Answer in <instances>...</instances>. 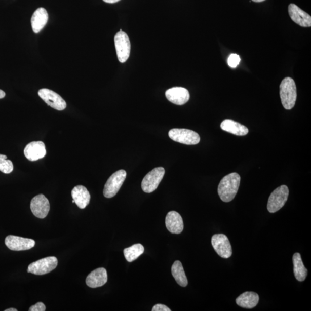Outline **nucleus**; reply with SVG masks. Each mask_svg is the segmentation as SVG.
<instances>
[{"mask_svg":"<svg viewBox=\"0 0 311 311\" xmlns=\"http://www.w3.org/2000/svg\"><path fill=\"white\" fill-rule=\"evenodd\" d=\"M240 183L241 176L235 172L225 176L218 187V194L220 199L225 203L232 201L237 194Z\"/></svg>","mask_w":311,"mask_h":311,"instance_id":"f257e3e1","label":"nucleus"},{"mask_svg":"<svg viewBox=\"0 0 311 311\" xmlns=\"http://www.w3.org/2000/svg\"><path fill=\"white\" fill-rule=\"evenodd\" d=\"M281 102L286 110H291L295 106L297 99V88L295 81L291 77L285 78L280 86Z\"/></svg>","mask_w":311,"mask_h":311,"instance_id":"f03ea898","label":"nucleus"},{"mask_svg":"<svg viewBox=\"0 0 311 311\" xmlns=\"http://www.w3.org/2000/svg\"><path fill=\"white\" fill-rule=\"evenodd\" d=\"M289 189L285 185L275 189L269 197L267 206L268 211L271 213L279 211L287 203Z\"/></svg>","mask_w":311,"mask_h":311,"instance_id":"7ed1b4c3","label":"nucleus"},{"mask_svg":"<svg viewBox=\"0 0 311 311\" xmlns=\"http://www.w3.org/2000/svg\"><path fill=\"white\" fill-rule=\"evenodd\" d=\"M127 177V172L124 170L118 171L113 173L105 184L103 195L106 198L111 199L114 197L120 188Z\"/></svg>","mask_w":311,"mask_h":311,"instance_id":"20e7f679","label":"nucleus"},{"mask_svg":"<svg viewBox=\"0 0 311 311\" xmlns=\"http://www.w3.org/2000/svg\"><path fill=\"white\" fill-rule=\"evenodd\" d=\"M169 136L172 140L186 145H196L200 141L199 134L189 129H171Z\"/></svg>","mask_w":311,"mask_h":311,"instance_id":"39448f33","label":"nucleus"},{"mask_svg":"<svg viewBox=\"0 0 311 311\" xmlns=\"http://www.w3.org/2000/svg\"><path fill=\"white\" fill-rule=\"evenodd\" d=\"M165 174V170L163 167H158L147 174L141 183L142 190L146 193H151L157 190Z\"/></svg>","mask_w":311,"mask_h":311,"instance_id":"423d86ee","label":"nucleus"},{"mask_svg":"<svg viewBox=\"0 0 311 311\" xmlns=\"http://www.w3.org/2000/svg\"><path fill=\"white\" fill-rule=\"evenodd\" d=\"M57 265V259L54 256H49L29 264L27 272L35 275H44L54 270Z\"/></svg>","mask_w":311,"mask_h":311,"instance_id":"0eeeda50","label":"nucleus"},{"mask_svg":"<svg viewBox=\"0 0 311 311\" xmlns=\"http://www.w3.org/2000/svg\"><path fill=\"white\" fill-rule=\"evenodd\" d=\"M114 43L118 59L121 63H124L130 56L131 44L129 36L125 32L120 31L114 37Z\"/></svg>","mask_w":311,"mask_h":311,"instance_id":"6e6552de","label":"nucleus"},{"mask_svg":"<svg viewBox=\"0 0 311 311\" xmlns=\"http://www.w3.org/2000/svg\"><path fill=\"white\" fill-rule=\"evenodd\" d=\"M212 245L217 254L222 258L228 259L232 256V247L228 237L222 234L214 235Z\"/></svg>","mask_w":311,"mask_h":311,"instance_id":"1a4fd4ad","label":"nucleus"},{"mask_svg":"<svg viewBox=\"0 0 311 311\" xmlns=\"http://www.w3.org/2000/svg\"><path fill=\"white\" fill-rule=\"evenodd\" d=\"M38 95L48 106L57 110L62 111L66 107L67 105L64 99L52 90L43 88L38 91Z\"/></svg>","mask_w":311,"mask_h":311,"instance_id":"9d476101","label":"nucleus"},{"mask_svg":"<svg viewBox=\"0 0 311 311\" xmlns=\"http://www.w3.org/2000/svg\"><path fill=\"white\" fill-rule=\"evenodd\" d=\"M5 243L8 249L12 251H24L32 249L35 242L31 239L9 235L6 238Z\"/></svg>","mask_w":311,"mask_h":311,"instance_id":"9b49d317","label":"nucleus"},{"mask_svg":"<svg viewBox=\"0 0 311 311\" xmlns=\"http://www.w3.org/2000/svg\"><path fill=\"white\" fill-rule=\"evenodd\" d=\"M31 211L35 217L44 218L48 216L50 211L49 201L43 195L33 197L30 205Z\"/></svg>","mask_w":311,"mask_h":311,"instance_id":"f8f14e48","label":"nucleus"},{"mask_svg":"<svg viewBox=\"0 0 311 311\" xmlns=\"http://www.w3.org/2000/svg\"><path fill=\"white\" fill-rule=\"evenodd\" d=\"M25 157L29 161L34 162L43 159L46 154L45 145L43 141H33L24 150Z\"/></svg>","mask_w":311,"mask_h":311,"instance_id":"ddd939ff","label":"nucleus"},{"mask_svg":"<svg viewBox=\"0 0 311 311\" xmlns=\"http://www.w3.org/2000/svg\"><path fill=\"white\" fill-rule=\"evenodd\" d=\"M288 12L294 22L303 27L311 26V16L295 4H290Z\"/></svg>","mask_w":311,"mask_h":311,"instance_id":"4468645a","label":"nucleus"},{"mask_svg":"<svg viewBox=\"0 0 311 311\" xmlns=\"http://www.w3.org/2000/svg\"><path fill=\"white\" fill-rule=\"evenodd\" d=\"M166 96L170 102L179 106L186 104L190 99L188 91L183 87L170 88L166 92Z\"/></svg>","mask_w":311,"mask_h":311,"instance_id":"2eb2a0df","label":"nucleus"},{"mask_svg":"<svg viewBox=\"0 0 311 311\" xmlns=\"http://www.w3.org/2000/svg\"><path fill=\"white\" fill-rule=\"evenodd\" d=\"M107 273L104 268H98L92 271L86 279V284L91 288L102 287L107 282Z\"/></svg>","mask_w":311,"mask_h":311,"instance_id":"dca6fc26","label":"nucleus"},{"mask_svg":"<svg viewBox=\"0 0 311 311\" xmlns=\"http://www.w3.org/2000/svg\"><path fill=\"white\" fill-rule=\"evenodd\" d=\"M166 225L170 232L179 234L182 232L184 224L182 217L178 212L171 211L167 214Z\"/></svg>","mask_w":311,"mask_h":311,"instance_id":"f3484780","label":"nucleus"},{"mask_svg":"<svg viewBox=\"0 0 311 311\" xmlns=\"http://www.w3.org/2000/svg\"><path fill=\"white\" fill-rule=\"evenodd\" d=\"M71 196L74 201V203L80 209H85L90 204L91 196L89 191L85 186H75L71 191Z\"/></svg>","mask_w":311,"mask_h":311,"instance_id":"a211bd4d","label":"nucleus"},{"mask_svg":"<svg viewBox=\"0 0 311 311\" xmlns=\"http://www.w3.org/2000/svg\"><path fill=\"white\" fill-rule=\"evenodd\" d=\"M48 19L47 11L44 8H37L32 15L31 20L33 32L35 33L40 32L47 24Z\"/></svg>","mask_w":311,"mask_h":311,"instance_id":"6ab92c4d","label":"nucleus"},{"mask_svg":"<svg viewBox=\"0 0 311 311\" xmlns=\"http://www.w3.org/2000/svg\"><path fill=\"white\" fill-rule=\"evenodd\" d=\"M259 301V297L257 293L254 292H246L237 298L236 302L241 307L252 309L257 305Z\"/></svg>","mask_w":311,"mask_h":311,"instance_id":"aec40b11","label":"nucleus"},{"mask_svg":"<svg viewBox=\"0 0 311 311\" xmlns=\"http://www.w3.org/2000/svg\"><path fill=\"white\" fill-rule=\"evenodd\" d=\"M221 128L225 132L239 136H246L249 133V129L245 126L231 120H225L222 121L221 124Z\"/></svg>","mask_w":311,"mask_h":311,"instance_id":"412c9836","label":"nucleus"},{"mask_svg":"<svg viewBox=\"0 0 311 311\" xmlns=\"http://www.w3.org/2000/svg\"><path fill=\"white\" fill-rule=\"evenodd\" d=\"M293 271L296 279L300 282H302L308 275V270L306 269L302 261L301 255L295 253L293 256Z\"/></svg>","mask_w":311,"mask_h":311,"instance_id":"4be33fe9","label":"nucleus"},{"mask_svg":"<svg viewBox=\"0 0 311 311\" xmlns=\"http://www.w3.org/2000/svg\"><path fill=\"white\" fill-rule=\"evenodd\" d=\"M171 273L174 278L180 286L186 287L188 285V280L181 262L176 260L171 267Z\"/></svg>","mask_w":311,"mask_h":311,"instance_id":"5701e85b","label":"nucleus"},{"mask_svg":"<svg viewBox=\"0 0 311 311\" xmlns=\"http://www.w3.org/2000/svg\"><path fill=\"white\" fill-rule=\"evenodd\" d=\"M144 246L138 243L125 249L124 251V254L127 261L132 262L144 253Z\"/></svg>","mask_w":311,"mask_h":311,"instance_id":"b1692460","label":"nucleus"},{"mask_svg":"<svg viewBox=\"0 0 311 311\" xmlns=\"http://www.w3.org/2000/svg\"><path fill=\"white\" fill-rule=\"evenodd\" d=\"M14 170L13 163L8 160L7 156L0 154V171L4 174H8L11 173Z\"/></svg>","mask_w":311,"mask_h":311,"instance_id":"393cba45","label":"nucleus"},{"mask_svg":"<svg viewBox=\"0 0 311 311\" xmlns=\"http://www.w3.org/2000/svg\"><path fill=\"white\" fill-rule=\"evenodd\" d=\"M241 62V58L237 54H230L228 59V64L231 68H237Z\"/></svg>","mask_w":311,"mask_h":311,"instance_id":"a878e982","label":"nucleus"},{"mask_svg":"<svg viewBox=\"0 0 311 311\" xmlns=\"http://www.w3.org/2000/svg\"><path fill=\"white\" fill-rule=\"evenodd\" d=\"M46 306L43 302H39L35 305H33L29 308V311H45Z\"/></svg>","mask_w":311,"mask_h":311,"instance_id":"bb28decb","label":"nucleus"},{"mask_svg":"<svg viewBox=\"0 0 311 311\" xmlns=\"http://www.w3.org/2000/svg\"><path fill=\"white\" fill-rule=\"evenodd\" d=\"M152 311H171V310L165 305L157 304L155 305L152 309Z\"/></svg>","mask_w":311,"mask_h":311,"instance_id":"cd10ccee","label":"nucleus"},{"mask_svg":"<svg viewBox=\"0 0 311 311\" xmlns=\"http://www.w3.org/2000/svg\"><path fill=\"white\" fill-rule=\"evenodd\" d=\"M105 3L113 4L120 1V0H103Z\"/></svg>","mask_w":311,"mask_h":311,"instance_id":"c85d7f7f","label":"nucleus"},{"mask_svg":"<svg viewBox=\"0 0 311 311\" xmlns=\"http://www.w3.org/2000/svg\"><path fill=\"white\" fill-rule=\"evenodd\" d=\"M6 96V93L3 90H0V99H3Z\"/></svg>","mask_w":311,"mask_h":311,"instance_id":"c756f323","label":"nucleus"},{"mask_svg":"<svg viewBox=\"0 0 311 311\" xmlns=\"http://www.w3.org/2000/svg\"><path fill=\"white\" fill-rule=\"evenodd\" d=\"M252 1L255 2V3H260V2H263L264 1H265V0H252Z\"/></svg>","mask_w":311,"mask_h":311,"instance_id":"7c9ffc66","label":"nucleus"},{"mask_svg":"<svg viewBox=\"0 0 311 311\" xmlns=\"http://www.w3.org/2000/svg\"><path fill=\"white\" fill-rule=\"evenodd\" d=\"M18 310H17L15 308H9V309H7L5 310V311H17Z\"/></svg>","mask_w":311,"mask_h":311,"instance_id":"2f4dec72","label":"nucleus"},{"mask_svg":"<svg viewBox=\"0 0 311 311\" xmlns=\"http://www.w3.org/2000/svg\"><path fill=\"white\" fill-rule=\"evenodd\" d=\"M72 203H74V200H73Z\"/></svg>","mask_w":311,"mask_h":311,"instance_id":"473e14b6","label":"nucleus"}]
</instances>
